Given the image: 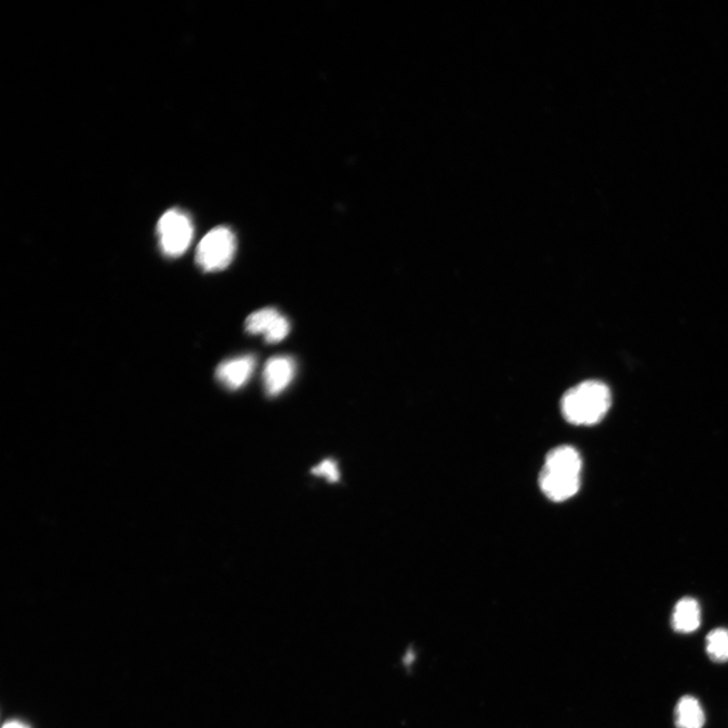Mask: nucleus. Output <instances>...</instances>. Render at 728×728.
I'll return each instance as SVG.
<instances>
[{
    "mask_svg": "<svg viewBox=\"0 0 728 728\" xmlns=\"http://www.w3.org/2000/svg\"><path fill=\"white\" fill-rule=\"evenodd\" d=\"M582 461L576 448L563 445L548 452L539 475V487L554 502L569 500L579 492Z\"/></svg>",
    "mask_w": 728,
    "mask_h": 728,
    "instance_id": "f257e3e1",
    "label": "nucleus"
},
{
    "mask_svg": "<svg viewBox=\"0 0 728 728\" xmlns=\"http://www.w3.org/2000/svg\"><path fill=\"white\" fill-rule=\"evenodd\" d=\"M611 406L608 386L597 380H588L566 392L561 402L563 415L577 426L595 425L606 416Z\"/></svg>",
    "mask_w": 728,
    "mask_h": 728,
    "instance_id": "f03ea898",
    "label": "nucleus"
},
{
    "mask_svg": "<svg viewBox=\"0 0 728 728\" xmlns=\"http://www.w3.org/2000/svg\"><path fill=\"white\" fill-rule=\"evenodd\" d=\"M236 247V237L232 230L226 226H217L200 242L197 264L206 272L221 271L233 262Z\"/></svg>",
    "mask_w": 728,
    "mask_h": 728,
    "instance_id": "7ed1b4c3",
    "label": "nucleus"
},
{
    "mask_svg": "<svg viewBox=\"0 0 728 728\" xmlns=\"http://www.w3.org/2000/svg\"><path fill=\"white\" fill-rule=\"evenodd\" d=\"M159 245L165 256H182L191 244L193 224L180 209H170L161 217L157 225Z\"/></svg>",
    "mask_w": 728,
    "mask_h": 728,
    "instance_id": "20e7f679",
    "label": "nucleus"
},
{
    "mask_svg": "<svg viewBox=\"0 0 728 728\" xmlns=\"http://www.w3.org/2000/svg\"><path fill=\"white\" fill-rule=\"evenodd\" d=\"M296 364L288 356H277L266 362L263 370V383L266 394L277 396L281 394L293 380Z\"/></svg>",
    "mask_w": 728,
    "mask_h": 728,
    "instance_id": "39448f33",
    "label": "nucleus"
},
{
    "mask_svg": "<svg viewBox=\"0 0 728 728\" xmlns=\"http://www.w3.org/2000/svg\"><path fill=\"white\" fill-rule=\"evenodd\" d=\"M255 366L256 360L254 356H240V358L222 362L216 370V377L218 383L229 388V390H238L253 376Z\"/></svg>",
    "mask_w": 728,
    "mask_h": 728,
    "instance_id": "423d86ee",
    "label": "nucleus"
},
{
    "mask_svg": "<svg viewBox=\"0 0 728 728\" xmlns=\"http://www.w3.org/2000/svg\"><path fill=\"white\" fill-rule=\"evenodd\" d=\"M701 607L694 598L686 597L679 600L671 617V626L679 634H692L701 626Z\"/></svg>",
    "mask_w": 728,
    "mask_h": 728,
    "instance_id": "0eeeda50",
    "label": "nucleus"
},
{
    "mask_svg": "<svg viewBox=\"0 0 728 728\" xmlns=\"http://www.w3.org/2000/svg\"><path fill=\"white\" fill-rule=\"evenodd\" d=\"M674 716L677 728H703L706 724V714L700 702L690 695L678 701Z\"/></svg>",
    "mask_w": 728,
    "mask_h": 728,
    "instance_id": "6e6552de",
    "label": "nucleus"
},
{
    "mask_svg": "<svg viewBox=\"0 0 728 728\" xmlns=\"http://www.w3.org/2000/svg\"><path fill=\"white\" fill-rule=\"evenodd\" d=\"M706 649L708 657L715 662L728 661V628H715L706 636Z\"/></svg>",
    "mask_w": 728,
    "mask_h": 728,
    "instance_id": "1a4fd4ad",
    "label": "nucleus"
},
{
    "mask_svg": "<svg viewBox=\"0 0 728 728\" xmlns=\"http://www.w3.org/2000/svg\"><path fill=\"white\" fill-rule=\"evenodd\" d=\"M280 315L273 307H265V309L251 314L245 322L246 331L250 334L266 335Z\"/></svg>",
    "mask_w": 728,
    "mask_h": 728,
    "instance_id": "9d476101",
    "label": "nucleus"
},
{
    "mask_svg": "<svg viewBox=\"0 0 728 728\" xmlns=\"http://www.w3.org/2000/svg\"><path fill=\"white\" fill-rule=\"evenodd\" d=\"M289 333V323L287 318L280 315L279 320L275 322L269 333L264 335L267 343H278L285 339Z\"/></svg>",
    "mask_w": 728,
    "mask_h": 728,
    "instance_id": "9b49d317",
    "label": "nucleus"
},
{
    "mask_svg": "<svg viewBox=\"0 0 728 728\" xmlns=\"http://www.w3.org/2000/svg\"><path fill=\"white\" fill-rule=\"evenodd\" d=\"M313 472L315 475L324 477V479L328 480L330 483L339 481L340 473L333 460L323 461V463L314 468Z\"/></svg>",
    "mask_w": 728,
    "mask_h": 728,
    "instance_id": "f8f14e48",
    "label": "nucleus"
},
{
    "mask_svg": "<svg viewBox=\"0 0 728 728\" xmlns=\"http://www.w3.org/2000/svg\"><path fill=\"white\" fill-rule=\"evenodd\" d=\"M3 728H30L26 724L13 720V722L7 723Z\"/></svg>",
    "mask_w": 728,
    "mask_h": 728,
    "instance_id": "ddd939ff",
    "label": "nucleus"
}]
</instances>
